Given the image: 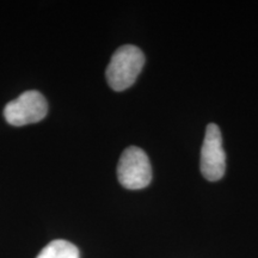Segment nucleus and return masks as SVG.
<instances>
[{"instance_id":"nucleus-1","label":"nucleus","mask_w":258,"mask_h":258,"mask_svg":"<svg viewBox=\"0 0 258 258\" xmlns=\"http://www.w3.org/2000/svg\"><path fill=\"white\" fill-rule=\"evenodd\" d=\"M145 64L144 53L138 47L125 44L112 54L105 76L109 86L115 91H123L135 83Z\"/></svg>"},{"instance_id":"nucleus-2","label":"nucleus","mask_w":258,"mask_h":258,"mask_svg":"<svg viewBox=\"0 0 258 258\" xmlns=\"http://www.w3.org/2000/svg\"><path fill=\"white\" fill-rule=\"evenodd\" d=\"M117 177L121 185L127 189L146 188L152 179V167L147 154L137 146L125 148L118 161Z\"/></svg>"},{"instance_id":"nucleus-3","label":"nucleus","mask_w":258,"mask_h":258,"mask_svg":"<svg viewBox=\"0 0 258 258\" xmlns=\"http://www.w3.org/2000/svg\"><path fill=\"white\" fill-rule=\"evenodd\" d=\"M47 112L46 98L35 90L23 92L18 98L8 103L4 109L5 120L16 127L40 122L46 117Z\"/></svg>"},{"instance_id":"nucleus-4","label":"nucleus","mask_w":258,"mask_h":258,"mask_svg":"<svg viewBox=\"0 0 258 258\" xmlns=\"http://www.w3.org/2000/svg\"><path fill=\"white\" fill-rule=\"evenodd\" d=\"M226 170V154L222 148L220 128L211 123L206 129L201 150V172L206 179L215 182L221 179Z\"/></svg>"},{"instance_id":"nucleus-5","label":"nucleus","mask_w":258,"mask_h":258,"mask_svg":"<svg viewBox=\"0 0 258 258\" xmlns=\"http://www.w3.org/2000/svg\"><path fill=\"white\" fill-rule=\"evenodd\" d=\"M36 258H79V250L70 241L57 239L46 245Z\"/></svg>"}]
</instances>
